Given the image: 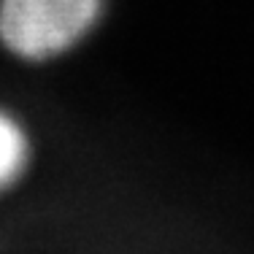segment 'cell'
Returning a JSON list of instances; mask_svg holds the SVG:
<instances>
[{
	"mask_svg": "<svg viewBox=\"0 0 254 254\" xmlns=\"http://www.w3.org/2000/svg\"><path fill=\"white\" fill-rule=\"evenodd\" d=\"M108 0H0V52L27 68L73 54L106 16Z\"/></svg>",
	"mask_w": 254,
	"mask_h": 254,
	"instance_id": "6da1fadb",
	"label": "cell"
},
{
	"mask_svg": "<svg viewBox=\"0 0 254 254\" xmlns=\"http://www.w3.org/2000/svg\"><path fill=\"white\" fill-rule=\"evenodd\" d=\"M38 160L35 130L25 111L0 100V200L16 195L33 176Z\"/></svg>",
	"mask_w": 254,
	"mask_h": 254,
	"instance_id": "7a4b0ae2",
	"label": "cell"
}]
</instances>
